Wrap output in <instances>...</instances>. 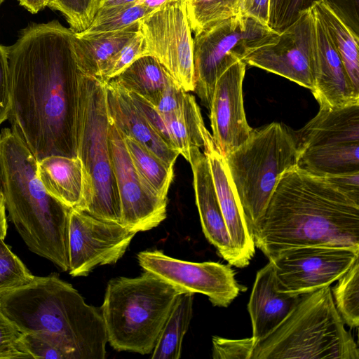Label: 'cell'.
I'll return each mask as SVG.
<instances>
[{
  "label": "cell",
  "instance_id": "obj_1",
  "mask_svg": "<svg viewBox=\"0 0 359 359\" xmlns=\"http://www.w3.org/2000/svg\"><path fill=\"white\" fill-rule=\"evenodd\" d=\"M74 31L53 20L32 24L8 47L11 129L37 160L76 157L78 68Z\"/></svg>",
  "mask_w": 359,
  "mask_h": 359
},
{
  "label": "cell",
  "instance_id": "obj_2",
  "mask_svg": "<svg viewBox=\"0 0 359 359\" xmlns=\"http://www.w3.org/2000/svg\"><path fill=\"white\" fill-rule=\"evenodd\" d=\"M252 233L269 260L299 247L359 249V201L296 165L282 174Z\"/></svg>",
  "mask_w": 359,
  "mask_h": 359
},
{
  "label": "cell",
  "instance_id": "obj_3",
  "mask_svg": "<svg viewBox=\"0 0 359 359\" xmlns=\"http://www.w3.org/2000/svg\"><path fill=\"white\" fill-rule=\"evenodd\" d=\"M0 308L21 333H37L69 359H104L107 336L100 308L56 273L0 295Z\"/></svg>",
  "mask_w": 359,
  "mask_h": 359
},
{
  "label": "cell",
  "instance_id": "obj_4",
  "mask_svg": "<svg viewBox=\"0 0 359 359\" xmlns=\"http://www.w3.org/2000/svg\"><path fill=\"white\" fill-rule=\"evenodd\" d=\"M0 163L6 210L17 231L32 252L67 271L72 208L46 192L37 159L9 128L0 131Z\"/></svg>",
  "mask_w": 359,
  "mask_h": 359
},
{
  "label": "cell",
  "instance_id": "obj_5",
  "mask_svg": "<svg viewBox=\"0 0 359 359\" xmlns=\"http://www.w3.org/2000/svg\"><path fill=\"white\" fill-rule=\"evenodd\" d=\"M182 292L147 271L135 278L111 279L100 307L107 342L118 351L151 353Z\"/></svg>",
  "mask_w": 359,
  "mask_h": 359
},
{
  "label": "cell",
  "instance_id": "obj_6",
  "mask_svg": "<svg viewBox=\"0 0 359 359\" xmlns=\"http://www.w3.org/2000/svg\"><path fill=\"white\" fill-rule=\"evenodd\" d=\"M359 359V350L333 301L331 287L302 294L251 359Z\"/></svg>",
  "mask_w": 359,
  "mask_h": 359
},
{
  "label": "cell",
  "instance_id": "obj_7",
  "mask_svg": "<svg viewBox=\"0 0 359 359\" xmlns=\"http://www.w3.org/2000/svg\"><path fill=\"white\" fill-rule=\"evenodd\" d=\"M109 124L105 81L80 72L76 144L84 175L81 210L120 223L119 196L109 151Z\"/></svg>",
  "mask_w": 359,
  "mask_h": 359
},
{
  "label": "cell",
  "instance_id": "obj_8",
  "mask_svg": "<svg viewBox=\"0 0 359 359\" xmlns=\"http://www.w3.org/2000/svg\"><path fill=\"white\" fill-rule=\"evenodd\" d=\"M224 158L252 233L282 174L297 165L296 133L278 122L252 129L247 140Z\"/></svg>",
  "mask_w": 359,
  "mask_h": 359
},
{
  "label": "cell",
  "instance_id": "obj_9",
  "mask_svg": "<svg viewBox=\"0 0 359 359\" xmlns=\"http://www.w3.org/2000/svg\"><path fill=\"white\" fill-rule=\"evenodd\" d=\"M279 34L242 12L196 34L194 92L202 104L210 109L216 81L228 67L255 50L275 43Z\"/></svg>",
  "mask_w": 359,
  "mask_h": 359
},
{
  "label": "cell",
  "instance_id": "obj_10",
  "mask_svg": "<svg viewBox=\"0 0 359 359\" xmlns=\"http://www.w3.org/2000/svg\"><path fill=\"white\" fill-rule=\"evenodd\" d=\"M295 133L299 168L322 177L359 172V104L320 107L316 116Z\"/></svg>",
  "mask_w": 359,
  "mask_h": 359
},
{
  "label": "cell",
  "instance_id": "obj_11",
  "mask_svg": "<svg viewBox=\"0 0 359 359\" xmlns=\"http://www.w3.org/2000/svg\"><path fill=\"white\" fill-rule=\"evenodd\" d=\"M140 30L147 55L155 57L179 87L194 92V39L187 0H177L156 8L140 20Z\"/></svg>",
  "mask_w": 359,
  "mask_h": 359
},
{
  "label": "cell",
  "instance_id": "obj_12",
  "mask_svg": "<svg viewBox=\"0 0 359 359\" xmlns=\"http://www.w3.org/2000/svg\"><path fill=\"white\" fill-rule=\"evenodd\" d=\"M359 257V249L304 246L278 255L273 264L278 291L302 295L328 287L347 272Z\"/></svg>",
  "mask_w": 359,
  "mask_h": 359
},
{
  "label": "cell",
  "instance_id": "obj_13",
  "mask_svg": "<svg viewBox=\"0 0 359 359\" xmlns=\"http://www.w3.org/2000/svg\"><path fill=\"white\" fill-rule=\"evenodd\" d=\"M137 261L144 271L184 292L205 294L216 306L227 307L242 290L230 264L187 262L158 250L139 252Z\"/></svg>",
  "mask_w": 359,
  "mask_h": 359
},
{
  "label": "cell",
  "instance_id": "obj_14",
  "mask_svg": "<svg viewBox=\"0 0 359 359\" xmlns=\"http://www.w3.org/2000/svg\"><path fill=\"white\" fill-rule=\"evenodd\" d=\"M248 65L283 76L312 90L315 79V13H301L273 43L245 56Z\"/></svg>",
  "mask_w": 359,
  "mask_h": 359
},
{
  "label": "cell",
  "instance_id": "obj_15",
  "mask_svg": "<svg viewBox=\"0 0 359 359\" xmlns=\"http://www.w3.org/2000/svg\"><path fill=\"white\" fill-rule=\"evenodd\" d=\"M137 232L118 222L72 209L69 225V273L86 276L95 267L116 263Z\"/></svg>",
  "mask_w": 359,
  "mask_h": 359
},
{
  "label": "cell",
  "instance_id": "obj_16",
  "mask_svg": "<svg viewBox=\"0 0 359 359\" xmlns=\"http://www.w3.org/2000/svg\"><path fill=\"white\" fill-rule=\"evenodd\" d=\"M109 143L120 201V224L137 233L156 227L166 218L167 200L156 196L143 184L123 135L111 121Z\"/></svg>",
  "mask_w": 359,
  "mask_h": 359
},
{
  "label": "cell",
  "instance_id": "obj_17",
  "mask_svg": "<svg viewBox=\"0 0 359 359\" xmlns=\"http://www.w3.org/2000/svg\"><path fill=\"white\" fill-rule=\"evenodd\" d=\"M246 65L243 60L234 62L222 72L215 86L209 109L212 136L224 156L246 141L252 130L243 100Z\"/></svg>",
  "mask_w": 359,
  "mask_h": 359
},
{
  "label": "cell",
  "instance_id": "obj_18",
  "mask_svg": "<svg viewBox=\"0 0 359 359\" xmlns=\"http://www.w3.org/2000/svg\"><path fill=\"white\" fill-rule=\"evenodd\" d=\"M204 154L212 173L218 202L237 260V267L247 266L255 253L253 236L232 183L224 156L208 130L204 137Z\"/></svg>",
  "mask_w": 359,
  "mask_h": 359
},
{
  "label": "cell",
  "instance_id": "obj_19",
  "mask_svg": "<svg viewBox=\"0 0 359 359\" xmlns=\"http://www.w3.org/2000/svg\"><path fill=\"white\" fill-rule=\"evenodd\" d=\"M315 13V79L311 90L320 107L343 108L359 104L342 60L320 16Z\"/></svg>",
  "mask_w": 359,
  "mask_h": 359
},
{
  "label": "cell",
  "instance_id": "obj_20",
  "mask_svg": "<svg viewBox=\"0 0 359 359\" xmlns=\"http://www.w3.org/2000/svg\"><path fill=\"white\" fill-rule=\"evenodd\" d=\"M193 173L196 204L203 233L229 264L237 267L233 244L224 219L208 160L198 147H192L187 161Z\"/></svg>",
  "mask_w": 359,
  "mask_h": 359
},
{
  "label": "cell",
  "instance_id": "obj_21",
  "mask_svg": "<svg viewBox=\"0 0 359 359\" xmlns=\"http://www.w3.org/2000/svg\"><path fill=\"white\" fill-rule=\"evenodd\" d=\"M301 297L277 290L271 261L257 272L248 304L252 327V337L255 344L283 322L298 304Z\"/></svg>",
  "mask_w": 359,
  "mask_h": 359
},
{
  "label": "cell",
  "instance_id": "obj_22",
  "mask_svg": "<svg viewBox=\"0 0 359 359\" xmlns=\"http://www.w3.org/2000/svg\"><path fill=\"white\" fill-rule=\"evenodd\" d=\"M108 115L124 136L131 137L174 168L180 153L170 148L136 108L126 91L111 80L105 81Z\"/></svg>",
  "mask_w": 359,
  "mask_h": 359
},
{
  "label": "cell",
  "instance_id": "obj_23",
  "mask_svg": "<svg viewBox=\"0 0 359 359\" xmlns=\"http://www.w3.org/2000/svg\"><path fill=\"white\" fill-rule=\"evenodd\" d=\"M36 174L49 195L69 208L81 210L84 175L77 156L51 155L37 160Z\"/></svg>",
  "mask_w": 359,
  "mask_h": 359
},
{
  "label": "cell",
  "instance_id": "obj_24",
  "mask_svg": "<svg viewBox=\"0 0 359 359\" xmlns=\"http://www.w3.org/2000/svg\"><path fill=\"white\" fill-rule=\"evenodd\" d=\"M140 20L121 29L84 34L73 32L72 48L79 71L99 77L109 61L140 30Z\"/></svg>",
  "mask_w": 359,
  "mask_h": 359
},
{
  "label": "cell",
  "instance_id": "obj_25",
  "mask_svg": "<svg viewBox=\"0 0 359 359\" xmlns=\"http://www.w3.org/2000/svg\"><path fill=\"white\" fill-rule=\"evenodd\" d=\"M110 80L126 90L138 94L154 106L164 90L174 81L165 67L149 55L140 57Z\"/></svg>",
  "mask_w": 359,
  "mask_h": 359
},
{
  "label": "cell",
  "instance_id": "obj_26",
  "mask_svg": "<svg viewBox=\"0 0 359 359\" xmlns=\"http://www.w3.org/2000/svg\"><path fill=\"white\" fill-rule=\"evenodd\" d=\"M174 147L188 161L192 147H203L208 130L200 108L194 98L187 93L181 107L173 113L162 115Z\"/></svg>",
  "mask_w": 359,
  "mask_h": 359
},
{
  "label": "cell",
  "instance_id": "obj_27",
  "mask_svg": "<svg viewBox=\"0 0 359 359\" xmlns=\"http://www.w3.org/2000/svg\"><path fill=\"white\" fill-rule=\"evenodd\" d=\"M335 46L348 77L359 90V36L325 1L313 6Z\"/></svg>",
  "mask_w": 359,
  "mask_h": 359
},
{
  "label": "cell",
  "instance_id": "obj_28",
  "mask_svg": "<svg viewBox=\"0 0 359 359\" xmlns=\"http://www.w3.org/2000/svg\"><path fill=\"white\" fill-rule=\"evenodd\" d=\"M194 293L184 292L177 297L151 352L152 359H179L182 341L193 316Z\"/></svg>",
  "mask_w": 359,
  "mask_h": 359
},
{
  "label": "cell",
  "instance_id": "obj_29",
  "mask_svg": "<svg viewBox=\"0 0 359 359\" xmlns=\"http://www.w3.org/2000/svg\"><path fill=\"white\" fill-rule=\"evenodd\" d=\"M123 137L133 166L143 184L156 196L167 200L174 177L173 167L168 165L131 137L124 135Z\"/></svg>",
  "mask_w": 359,
  "mask_h": 359
},
{
  "label": "cell",
  "instance_id": "obj_30",
  "mask_svg": "<svg viewBox=\"0 0 359 359\" xmlns=\"http://www.w3.org/2000/svg\"><path fill=\"white\" fill-rule=\"evenodd\" d=\"M187 13L196 34L241 13V0H187Z\"/></svg>",
  "mask_w": 359,
  "mask_h": 359
},
{
  "label": "cell",
  "instance_id": "obj_31",
  "mask_svg": "<svg viewBox=\"0 0 359 359\" xmlns=\"http://www.w3.org/2000/svg\"><path fill=\"white\" fill-rule=\"evenodd\" d=\"M331 289L336 309L344 324L350 327L359 325V257Z\"/></svg>",
  "mask_w": 359,
  "mask_h": 359
},
{
  "label": "cell",
  "instance_id": "obj_32",
  "mask_svg": "<svg viewBox=\"0 0 359 359\" xmlns=\"http://www.w3.org/2000/svg\"><path fill=\"white\" fill-rule=\"evenodd\" d=\"M152 11L135 2L97 11L84 34L117 31L126 28L148 15Z\"/></svg>",
  "mask_w": 359,
  "mask_h": 359
},
{
  "label": "cell",
  "instance_id": "obj_33",
  "mask_svg": "<svg viewBox=\"0 0 359 359\" xmlns=\"http://www.w3.org/2000/svg\"><path fill=\"white\" fill-rule=\"evenodd\" d=\"M4 240L0 238V295L30 283L36 277Z\"/></svg>",
  "mask_w": 359,
  "mask_h": 359
},
{
  "label": "cell",
  "instance_id": "obj_34",
  "mask_svg": "<svg viewBox=\"0 0 359 359\" xmlns=\"http://www.w3.org/2000/svg\"><path fill=\"white\" fill-rule=\"evenodd\" d=\"M48 6L62 13L72 31L81 32L95 15L97 0H50Z\"/></svg>",
  "mask_w": 359,
  "mask_h": 359
},
{
  "label": "cell",
  "instance_id": "obj_35",
  "mask_svg": "<svg viewBox=\"0 0 359 359\" xmlns=\"http://www.w3.org/2000/svg\"><path fill=\"white\" fill-rule=\"evenodd\" d=\"M147 55L144 37L139 32L109 60L98 78L107 81L122 72L135 60Z\"/></svg>",
  "mask_w": 359,
  "mask_h": 359
},
{
  "label": "cell",
  "instance_id": "obj_36",
  "mask_svg": "<svg viewBox=\"0 0 359 359\" xmlns=\"http://www.w3.org/2000/svg\"><path fill=\"white\" fill-rule=\"evenodd\" d=\"M19 345L29 358L69 359L60 347L37 333H21Z\"/></svg>",
  "mask_w": 359,
  "mask_h": 359
},
{
  "label": "cell",
  "instance_id": "obj_37",
  "mask_svg": "<svg viewBox=\"0 0 359 359\" xmlns=\"http://www.w3.org/2000/svg\"><path fill=\"white\" fill-rule=\"evenodd\" d=\"M212 341L214 359H251L255 346L252 337L229 339L214 336Z\"/></svg>",
  "mask_w": 359,
  "mask_h": 359
},
{
  "label": "cell",
  "instance_id": "obj_38",
  "mask_svg": "<svg viewBox=\"0 0 359 359\" xmlns=\"http://www.w3.org/2000/svg\"><path fill=\"white\" fill-rule=\"evenodd\" d=\"M126 91L136 108L140 111L165 144L170 148L176 150L164 118L156 107L138 94L133 92Z\"/></svg>",
  "mask_w": 359,
  "mask_h": 359
},
{
  "label": "cell",
  "instance_id": "obj_39",
  "mask_svg": "<svg viewBox=\"0 0 359 359\" xmlns=\"http://www.w3.org/2000/svg\"><path fill=\"white\" fill-rule=\"evenodd\" d=\"M20 334L0 308V359L29 358L20 348Z\"/></svg>",
  "mask_w": 359,
  "mask_h": 359
},
{
  "label": "cell",
  "instance_id": "obj_40",
  "mask_svg": "<svg viewBox=\"0 0 359 359\" xmlns=\"http://www.w3.org/2000/svg\"><path fill=\"white\" fill-rule=\"evenodd\" d=\"M10 110L8 47L0 44V126L8 118Z\"/></svg>",
  "mask_w": 359,
  "mask_h": 359
},
{
  "label": "cell",
  "instance_id": "obj_41",
  "mask_svg": "<svg viewBox=\"0 0 359 359\" xmlns=\"http://www.w3.org/2000/svg\"><path fill=\"white\" fill-rule=\"evenodd\" d=\"M357 34L359 33V0H325Z\"/></svg>",
  "mask_w": 359,
  "mask_h": 359
},
{
  "label": "cell",
  "instance_id": "obj_42",
  "mask_svg": "<svg viewBox=\"0 0 359 359\" xmlns=\"http://www.w3.org/2000/svg\"><path fill=\"white\" fill-rule=\"evenodd\" d=\"M270 0H241V12L269 26Z\"/></svg>",
  "mask_w": 359,
  "mask_h": 359
},
{
  "label": "cell",
  "instance_id": "obj_43",
  "mask_svg": "<svg viewBox=\"0 0 359 359\" xmlns=\"http://www.w3.org/2000/svg\"><path fill=\"white\" fill-rule=\"evenodd\" d=\"M325 177L346 194L359 201V172Z\"/></svg>",
  "mask_w": 359,
  "mask_h": 359
},
{
  "label": "cell",
  "instance_id": "obj_44",
  "mask_svg": "<svg viewBox=\"0 0 359 359\" xmlns=\"http://www.w3.org/2000/svg\"><path fill=\"white\" fill-rule=\"evenodd\" d=\"M323 1L325 0H290L282 22L280 32L291 25L301 13L312 8Z\"/></svg>",
  "mask_w": 359,
  "mask_h": 359
},
{
  "label": "cell",
  "instance_id": "obj_45",
  "mask_svg": "<svg viewBox=\"0 0 359 359\" xmlns=\"http://www.w3.org/2000/svg\"><path fill=\"white\" fill-rule=\"evenodd\" d=\"M290 0H270L269 27L280 33L282 22Z\"/></svg>",
  "mask_w": 359,
  "mask_h": 359
},
{
  "label": "cell",
  "instance_id": "obj_46",
  "mask_svg": "<svg viewBox=\"0 0 359 359\" xmlns=\"http://www.w3.org/2000/svg\"><path fill=\"white\" fill-rule=\"evenodd\" d=\"M19 3L32 13H36L48 6L50 0H18Z\"/></svg>",
  "mask_w": 359,
  "mask_h": 359
},
{
  "label": "cell",
  "instance_id": "obj_47",
  "mask_svg": "<svg viewBox=\"0 0 359 359\" xmlns=\"http://www.w3.org/2000/svg\"><path fill=\"white\" fill-rule=\"evenodd\" d=\"M136 1L137 0H98L97 12L112 7L130 4Z\"/></svg>",
  "mask_w": 359,
  "mask_h": 359
},
{
  "label": "cell",
  "instance_id": "obj_48",
  "mask_svg": "<svg viewBox=\"0 0 359 359\" xmlns=\"http://www.w3.org/2000/svg\"><path fill=\"white\" fill-rule=\"evenodd\" d=\"M7 218L4 195H0V238L4 239L7 233Z\"/></svg>",
  "mask_w": 359,
  "mask_h": 359
},
{
  "label": "cell",
  "instance_id": "obj_49",
  "mask_svg": "<svg viewBox=\"0 0 359 359\" xmlns=\"http://www.w3.org/2000/svg\"><path fill=\"white\" fill-rule=\"evenodd\" d=\"M175 1L177 0H137L135 3L142 5L148 9L154 11L158 8Z\"/></svg>",
  "mask_w": 359,
  "mask_h": 359
},
{
  "label": "cell",
  "instance_id": "obj_50",
  "mask_svg": "<svg viewBox=\"0 0 359 359\" xmlns=\"http://www.w3.org/2000/svg\"><path fill=\"white\" fill-rule=\"evenodd\" d=\"M0 195H4V174L0 163Z\"/></svg>",
  "mask_w": 359,
  "mask_h": 359
},
{
  "label": "cell",
  "instance_id": "obj_51",
  "mask_svg": "<svg viewBox=\"0 0 359 359\" xmlns=\"http://www.w3.org/2000/svg\"><path fill=\"white\" fill-rule=\"evenodd\" d=\"M4 1V0H0V5Z\"/></svg>",
  "mask_w": 359,
  "mask_h": 359
},
{
  "label": "cell",
  "instance_id": "obj_52",
  "mask_svg": "<svg viewBox=\"0 0 359 359\" xmlns=\"http://www.w3.org/2000/svg\"><path fill=\"white\" fill-rule=\"evenodd\" d=\"M97 1H98V0H97Z\"/></svg>",
  "mask_w": 359,
  "mask_h": 359
}]
</instances>
